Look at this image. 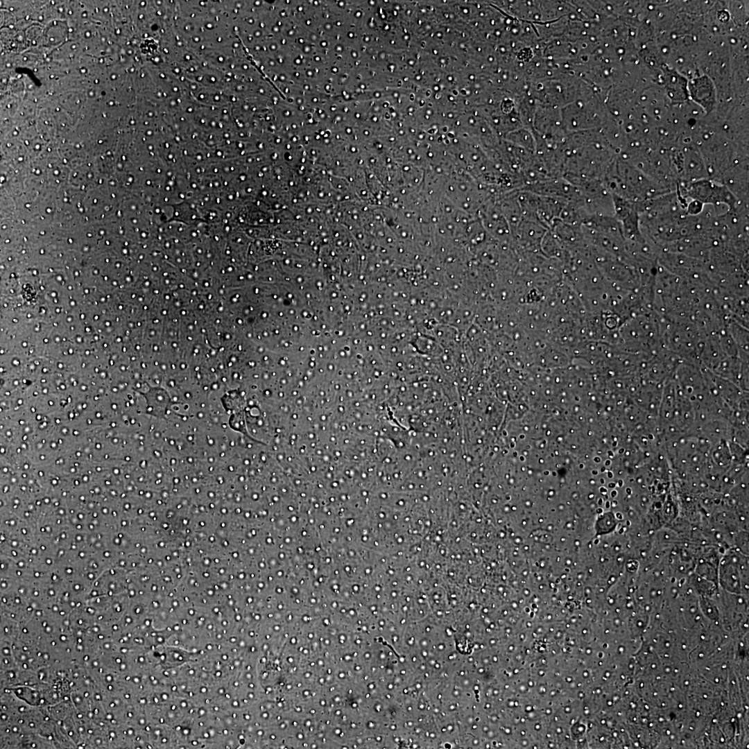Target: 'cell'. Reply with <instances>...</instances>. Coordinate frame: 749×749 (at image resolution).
<instances>
[{
	"label": "cell",
	"mask_w": 749,
	"mask_h": 749,
	"mask_svg": "<svg viewBox=\"0 0 749 749\" xmlns=\"http://www.w3.org/2000/svg\"><path fill=\"white\" fill-rule=\"evenodd\" d=\"M740 558L735 556H728L723 558L720 569V580L723 585L727 587L736 588L739 583H746L748 580V571L745 564L740 563Z\"/></svg>",
	"instance_id": "6da1fadb"
}]
</instances>
